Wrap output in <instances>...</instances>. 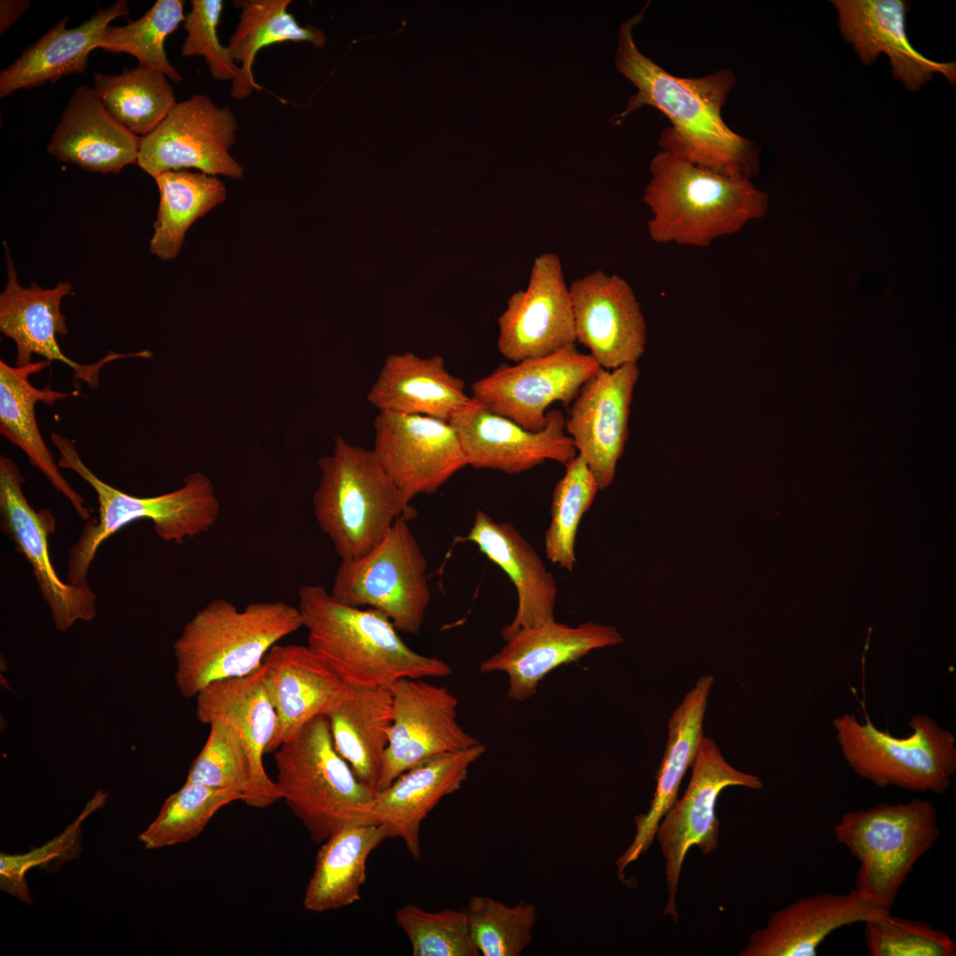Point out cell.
I'll return each mask as SVG.
<instances>
[{
  "label": "cell",
  "mask_w": 956,
  "mask_h": 956,
  "mask_svg": "<svg viewBox=\"0 0 956 956\" xmlns=\"http://www.w3.org/2000/svg\"><path fill=\"white\" fill-rule=\"evenodd\" d=\"M645 9L619 29L615 67L636 92L618 118L644 105L654 107L672 124L659 139L661 150L725 175L752 179L759 173V151L721 117V108L736 83L734 74L721 69L700 78H680L644 56L635 43L633 29Z\"/></svg>",
  "instance_id": "6da1fadb"
},
{
  "label": "cell",
  "mask_w": 956,
  "mask_h": 956,
  "mask_svg": "<svg viewBox=\"0 0 956 956\" xmlns=\"http://www.w3.org/2000/svg\"><path fill=\"white\" fill-rule=\"evenodd\" d=\"M297 608L307 645L346 683L390 687L452 673L443 659L411 649L384 614L343 604L323 586H301Z\"/></svg>",
  "instance_id": "7a4b0ae2"
},
{
  "label": "cell",
  "mask_w": 956,
  "mask_h": 956,
  "mask_svg": "<svg viewBox=\"0 0 956 956\" xmlns=\"http://www.w3.org/2000/svg\"><path fill=\"white\" fill-rule=\"evenodd\" d=\"M643 201L650 208V238L657 243L707 247L761 218L767 195L752 179L733 177L661 150L651 160Z\"/></svg>",
  "instance_id": "3957f363"
},
{
  "label": "cell",
  "mask_w": 956,
  "mask_h": 956,
  "mask_svg": "<svg viewBox=\"0 0 956 956\" xmlns=\"http://www.w3.org/2000/svg\"><path fill=\"white\" fill-rule=\"evenodd\" d=\"M297 607L283 601L254 602L243 609L216 598L184 625L173 644L180 694L193 698L209 684L257 670L282 638L302 628Z\"/></svg>",
  "instance_id": "277c9868"
},
{
  "label": "cell",
  "mask_w": 956,
  "mask_h": 956,
  "mask_svg": "<svg viewBox=\"0 0 956 956\" xmlns=\"http://www.w3.org/2000/svg\"><path fill=\"white\" fill-rule=\"evenodd\" d=\"M59 468L75 472L95 490L98 517L86 521L67 557L66 582L81 585L99 547L113 534L139 520L152 522L158 536L181 544L186 538L205 533L216 523L220 505L210 478L203 473L187 474L181 487L158 496L139 497L107 484L81 460L72 440L51 432Z\"/></svg>",
  "instance_id": "5b68a950"
},
{
  "label": "cell",
  "mask_w": 956,
  "mask_h": 956,
  "mask_svg": "<svg viewBox=\"0 0 956 956\" xmlns=\"http://www.w3.org/2000/svg\"><path fill=\"white\" fill-rule=\"evenodd\" d=\"M313 493L314 517L341 560L360 558L377 546L399 518L416 516L374 451L338 436L320 459Z\"/></svg>",
  "instance_id": "8992f818"
},
{
  "label": "cell",
  "mask_w": 956,
  "mask_h": 956,
  "mask_svg": "<svg viewBox=\"0 0 956 956\" xmlns=\"http://www.w3.org/2000/svg\"><path fill=\"white\" fill-rule=\"evenodd\" d=\"M275 783L315 844L341 827L376 823L374 791L362 783L334 746L326 715L312 719L274 752Z\"/></svg>",
  "instance_id": "52a82bcc"
},
{
  "label": "cell",
  "mask_w": 956,
  "mask_h": 956,
  "mask_svg": "<svg viewBox=\"0 0 956 956\" xmlns=\"http://www.w3.org/2000/svg\"><path fill=\"white\" fill-rule=\"evenodd\" d=\"M834 834L859 862L855 890L890 912L914 866L937 843L940 828L933 802L913 798L845 812Z\"/></svg>",
  "instance_id": "ba28073f"
},
{
  "label": "cell",
  "mask_w": 956,
  "mask_h": 956,
  "mask_svg": "<svg viewBox=\"0 0 956 956\" xmlns=\"http://www.w3.org/2000/svg\"><path fill=\"white\" fill-rule=\"evenodd\" d=\"M912 734L898 737L854 714L833 719L836 739L852 770L875 785L942 794L956 773V738L925 713L909 719Z\"/></svg>",
  "instance_id": "9c48e42d"
},
{
  "label": "cell",
  "mask_w": 956,
  "mask_h": 956,
  "mask_svg": "<svg viewBox=\"0 0 956 956\" xmlns=\"http://www.w3.org/2000/svg\"><path fill=\"white\" fill-rule=\"evenodd\" d=\"M405 518L397 519L366 555L341 560L331 595L357 607L374 609L397 631L417 635L431 599L428 563Z\"/></svg>",
  "instance_id": "30bf717a"
},
{
  "label": "cell",
  "mask_w": 956,
  "mask_h": 956,
  "mask_svg": "<svg viewBox=\"0 0 956 956\" xmlns=\"http://www.w3.org/2000/svg\"><path fill=\"white\" fill-rule=\"evenodd\" d=\"M691 769L690 781L682 797L664 815L655 835L666 861L668 897L664 915H668L674 922L679 919L675 898L686 854L692 846L698 847L704 855L718 847L720 822L715 806L720 793L729 786L753 790L763 787L759 777L729 764L716 743L705 736Z\"/></svg>",
  "instance_id": "8fae6325"
},
{
  "label": "cell",
  "mask_w": 956,
  "mask_h": 956,
  "mask_svg": "<svg viewBox=\"0 0 956 956\" xmlns=\"http://www.w3.org/2000/svg\"><path fill=\"white\" fill-rule=\"evenodd\" d=\"M238 123L232 110L204 94L177 102L164 120L141 137L137 165L152 176L196 168L216 176L240 179L243 167L230 150Z\"/></svg>",
  "instance_id": "7c38bea8"
},
{
  "label": "cell",
  "mask_w": 956,
  "mask_h": 956,
  "mask_svg": "<svg viewBox=\"0 0 956 956\" xmlns=\"http://www.w3.org/2000/svg\"><path fill=\"white\" fill-rule=\"evenodd\" d=\"M600 368L575 344L513 366L501 364L471 385V397L489 411L531 431L543 429L549 406L568 405Z\"/></svg>",
  "instance_id": "4fadbf2b"
},
{
  "label": "cell",
  "mask_w": 956,
  "mask_h": 956,
  "mask_svg": "<svg viewBox=\"0 0 956 956\" xmlns=\"http://www.w3.org/2000/svg\"><path fill=\"white\" fill-rule=\"evenodd\" d=\"M390 690L392 722L376 791L413 767L481 743L459 723L458 699L447 688L404 678Z\"/></svg>",
  "instance_id": "5bb4252c"
},
{
  "label": "cell",
  "mask_w": 956,
  "mask_h": 956,
  "mask_svg": "<svg viewBox=\"0 0 956 956\" xmlns=\"http://www.w3.org/2000/svg\"><path fill=\"white\" fill-rule=\"evenodd\" d=\"M25 481L17 464L1 455V530L29 563L56 629L65 632L78 621L97 616V597L88 582L75 585L58 575L48 544L56 528L55 517L49 509L35 511L30 505L22 489Z\"/></svg>",
  "instance_id": "9a60e30c"
},
{
  "label": "cell",
  "mask_w": 956,
  "mask_h": 956,
  "mask_svg": "<svg viewBox=\"0 0 956 956\" xmlns=\"http://www.w3.org/2000/svg\"><path fill=\"white\" fill-rule=\"evenodd\" d=\"M377 459L410 502L436 492L467 466L449 421L419 414L379 412L374 423Z\"/></svg>",
  "instance_id": "2e32d148"
},
{
  "label": "cell",
  "mask_w": 956,
  "mask_h": 956,
  "mask_svg": "<svg viewBox=\"0 0 956 956\" xmlns=\"http://www.w3.org/2000/svg\"><path fill=\"white\" fill-rule=\"evenodd\" d=\"M449 422L459 439L467 466L474 468L513 474L546 460L566 465L577 455L566 432V417L559 409L547 412L543 429L531 431L472 398Z\"/></svg>",
  "instance_id": "e0dca14e"
},
{
  "label": "cell",
  "mask_w": 956,
  "mask_h": 956,
  "mask_svg": "<svg viewBox=\"0 0 956 956\" xmlns=\"http://www.w3.org/2000/svg\"><path fill=\"white\" fill-rule=\"evenodd\" d=\"M497 323V348L516 363L575 344L570 290L556 254L536 258L527 288L510 297Z\"/></svg>",
  "instance_id": "ac0fdd59"
},
{
  "label": "cell",
  "mask_w": 956,
  "mask_h": 956,
  "mask_svg": "<svg viewBox=\"0 0 956 956\" xmlns=\"http://www.w3.org/2000/svg\"><path fill=\"white\" fill-rule=\"evenodd\" d=\"M576 342L600 367L637 364L645 351L644 316L628 282L596 271L569 286Z\"/></svg>",
  "instance_id": "d6986e66"
},
{
  "label": "cell",
  "mask_w": 956,
  "mask_h": 956,
  "mask_svg": "<svg viewBox=\"0 0 956 956\" xmlns=\"http://www.w3.org/2000/svg\"><path fill=\"white\" fill-rule=\"evenodd\" d=\"M637 364L600 367L582 386L566 418V432L594 475L599 490L613 481L628 437Z\"/></svg>",
  "instance_id": "ffe728a7"
},
{
  "label": "cell",
  "mask_w": 956,
  "mask_h": 956,
  "mask_svg": "<svg viewBox=\"0 0 956 956\" xmlns=\"http://www.w3.org/2000/svg\"><path fill=\"white\" fill-rule=\"evenodd\" d=\"M7 258L8 281L0 295V330L16 344V366L31 364L33 354L47 360L60 361L73 370L74 380L85 382L90 388L98 385L99 371L106 363L120 358H147V351L120 354L110 352L90 365L79 364L67 358L57 342L56 335H66V318L60 310L63 297L72 290L69 282H58L53 289H42L35 282L23 288L9 250Z\"/></svg>",
  "instance_id": "44dd1931"
},
{
  "label": "cell",
  "mask_w": 956,
  "mask_h": 956,
  "mask_svg": "<svg viewBox=\"0 0 956 956\" xmlns=\"http://www.w3.org/2000/svg\"><path fill=\"white\" fill-rule=\"evenodd\" d=\"M623 642L613 626L587 621L572 627L552 621L513 635L501 650L482 662L480 671L505 673L508 697L520 702L532 698L540 681L553 669L593 650Z\"/></svg>",
  "instance_id": "7402d4cb"
},
{
  "label": "cell",
  "mask_w": 956,
  "mask_h": 956,
  "mask_svg": "<svg viewBox=\"0 0 956 956\" xmlns=\"http://www.w3.org/2000/svg\"><path fill=\"white\" fill-rule=\"evenodd\" d=\"M844 39L852 44L860 61L868 66L881 53L890 59L893 77L915 91L943 74L956 81V63L926 58L911 44L906 30L909 2L904 0H833Z\"/></svg>",
  "instance_id": "603a6c76"
},
{
  "label": "cell",
  "mask_w": 956,
  "mask_h": 956,
  "mask_svg": "<svg viewBox=\"0 0 956 956\" xmlns=\"http://www.w3.org/2000/svg\"><path fill=\"white\" fill-rule=\"evenodd\" d=\"M195 698L196 715L201 723L224 720L245 745L252 770L251 791L245 803L266 808L281 799L275 781L267 775L263 764L277 724L264 684L263 666L246 676L212 682Z\"/></svg>",
  "instance_id": "cb8c5ba5"
},
{
  "label": "cell",
  "mask_w": 956,
  "mask_h": 956,
  "mask_svg": "<svg viewBox=\"0 0 956 956\" xmlns=\"http://www.w3.org/2000/svg\"><path fill=\"white\" fill-rule=\"evenodd\" d=\"M264 684L277 719L267 752L326 715L345 682L308 645L275 644L263 663Z\"/></svg>",
  "instance_id": "d4e9b609"
},
{
  "label": "cell",
  "mask_w": 956,
  "mask_h": 956,
  "mask_svg": "<svg viewBox=\"0 0 956 956\" xmlns=\"http://www.w3.org/2000/svg\"><path fill=\"white\" fill-rule=\"evenodd\" d=\"M485 751L480 743L443 754L403 773L374 793V820L386 828L389 838L403 840L407 852L419 860L422 821L442 798L461 788L470 767Z\"/></svg>",
  "instance_id": "484cf974"
},
{
  "label": "cell",
  "mask_w": 956,
  "mask_h": 956,
  "mask_svg": "<svg viewBox=\"0 0 956 956\" xmlns=\"http://www.w3.org/2000/svg\"><path fill=\"white\" fill-rule=\"evenodd\" d=\"M860 897L849 893L808 896L775 912L754 931L740 956H814L833 931L857 922L890 914Z\"/></svg>",
  "instance_id": "4316f807"
},
{
  "label": "cell",
  "mask_w": 956,
  "mask_h": 956,
  "mask_svg": "<svg viewBox=\"0 0 956 956\" xmlns=\"http://www.w3.org/2000/svg\"><path fill=\"white\" fill-rule=\"evenodd\" d=\"M141 137L120 123L96 95L80 85L69 96L47 152L89 172L118 174L137 164Z\"/></svg>",
  "instance_id": "83f0119b"
},
{
  "label": "cell",
  "mask_w": 956,
  "mask_h": 956,
  "mask_svg": "<svg viewBox=\"0 0 956 956\" xmlns=\"http://www.w3.org/2000/svg\"><path fill=\"white\" fill-rule=\"evenodd\" d=\"M459 541L476 544L515 586L518 606L513 621L501 631L505 641L521 629L555 621L558 593L555 578L512 524L497 522L479 510L474 514L469 533Z\"/></svg>",
  "instance_id": "f1b7e54d"
},
{
  "label": "cell",
  "mask_w": 956,
  "mask_h": 956,
  "mask_svg": "<svg viewBox=\"0 0 956 956\" xmlns=\"http://www.w3.org/2000/svg\"><path fill=\"white\" fill-rule=\"evenodd\" d=\"M713 682L711 675L699 677L668 720L667 740L653 798L648 811L634 818V839L615 862L619 876L648 851L659 823L678 798L682 780L691 767L704 736V716Z\"/></svg>",
  "instance_id": "f546056e"
},
{
  "label": "cell",
  "mask_w": 956,
  "mask_h": 956,
  "mask_svg": "<svg viewBox=\"0 0 956 956\" xmlns=\"http://www.w3.org/2000/svg\"><path fill=\"white\" fill-rule=\"evenodd\" d=\"M130 12L126 0L98 9L89 19L73 28L66 27L68 17L58 20L35 42L0 73V97L19 89L54 83L63 76L84 73L89 53L110 23L127 17Z\"/></svg>",
  "instance_id": "4dcf8cb0"
},
{
  "label": "cell",
  "mask_w": 956,
  "mask_h": 956,
  "mask_svg": "<svg viewBox=\"0 0 956 956\" xmlns=\"http://www.w3.org/2000/svg\"><path fill=\"white\" fill-rule=\"evenodd\" d=\"M368 402L379 412L425 415L449 421L472 397L442 357L412 352L389 355L371 386Z\"/></svg>",
  "instance_id": "1f68e13d"
},
{
  "label": "cell",
  "mask_w": 956,
  "mask_h": 956,
  "mask_svg": "<svg viewBox=\"0 0 956 956\" xmlns=\"http://www.w3.org/2000/svg\"><path fill=\"white\" fill-rule=\"evenodd\" d=\"M50 363L45 359L24 366H11L0 360V433L27 456L30 464L68 499L86 522L94 519L92 511L60 473L35 419V407L38 402L53 405L73 395L53 390L49 386L38 389L29 382L30 374L42 371Z\"/></svg>",
  "instance_id": "d6a6232c"
},
{
  "label": "cell",
  "mask_w": 956,
  "mask_h": 956,
  "mask_svg": "<svg viewBox=\"0 0 956 956\" xmlns=\"http://www.w3.org/2000/svg\"><path fill=\"white\" fill-rule=\"evenodd\" d=\"M326 716L335 750L375 792L392 722L390 687L345 682Z\"/></svg>",
  "instance_id": "836d02e7"
},
{
  "label": "cell",
  "mask_w": 956,
  "mask_h": 956,
  "mask_svg": "<svg viewBox=\"0 0 956 956\" xmlns=\"http://www.w3.org/2000/svg\"><path fill=\"white\" fill-rule=\"evenodd\" d=\"M386 839L387 829L379 823H351L329 836L317 852L303 898L305 909L323 913L358 901L367 859Z\"/></svg>",
  "instance_id": "e575fe53"
},
{
  "label": "cell",
  "mask_w": 956,
  "mask_h": 956,
  "mask_svg": "<svg viewBox=\"0 0 956 956\" xmlns=\"http://www.w3.org/2000/svg\"><path fill=\"white\" fill-rule=\"evenodd\" d=\"M239 21L227 45L239 66L231 81L230 94L236 100L248 98L261 87L255 81L253 66L257 54L266 47L285 42H311L317 48L326 43L325 34L312 25L302 26L289 12L290 0H240Z\"/></svg>",
  "instance_id": "d590c367"
},
{
  "label": "cell",
  "mask_w": 956,
  "mask_h": 956,
  "mask_svg": "<svg viewBox=\"0 0 956 956\" xmlns=\"http://www.w3.org/2000/svg\"><path fill=\"white\" fill-rule=\"evenodd\" d=\"M159 205L150 241L152 254L175 258L189 227L225 201L227 189L216 176L188 170L168 171L154 177Z\"/></svg>",
  "instance_id": "8d00e7d4"
},
{
  "label": "cell",
  "mask_w": 956,
  "mask_h": 956,
  "mask_svg": "<svg viewBox=\"0 0 956 956\" xmlns=\"http://www.w3.org/2000/svg\"><path fill=\"white\" fill-rule=\"evenodd\" d=\"M93 90L109 112L140 137L151 133L177 104L166 75L141 66L118 74L95 73Z\"/></svg>",
  "instance_id": "74e56055"
},
{
  "label": "cell",
  "mask_w": 956,
  "mask_h": 956,
  "mask_svg": "<svg viewBox=\"0 0 956 956\" xmlns=\"http://www.w3.org/2000/svg\"><path fill=\"white\" fill-rule=\"evenodd\" d=\"M236 800H243L238 790L186 782L165 800L138 840L148 850L189 842L204 830L221 807Z\"/></svg>",
  "instance_id": "f35d334b"
},
{
  "label": "cell",
  "mask_w": 956,
  "mask_h": 956,
  "mask_svg": "<svg viewBox=\"0 0 956 956\" xmlns=\"http://www.w3.org/2000/svg\"><path fill=\"white\" fill-rule=\"evenodd\" d=\"M184 2L158 0L138 19L123 26H108L97 48L112 53H127L138 60V66L159 71L175 83L182 77L169 62L165 41L184 22Z\"/></svg>",
  "instance_id": "ab89813d"
},
{
  "label": "cell",
  "mask_w": 956,
  "mask_h": 956,
  "mask_svg": "<svg viewBox=\"0 0 956 956\" xmlns=\"http://www.w3.org/2000/svg\"><path fill=\"white\" fill-rule=\"evenodd\" d=\"M565 466V474L552 493L544 551L550 561L571 572L576 561L574 547L578 527L599 487L581 456L576 455Z\"/></svg>",
  "instance_id": "60d3db41"
},
{
  "label": "cell",
  "mask_w": 956,
  "mask_h": 956,
  "mask_svg": "<svg viewBox=\"0 0 956 956\" xmlns=\"http://www.w3.org/2000/svg\"><path fill=\"white\" fill-rule=\"evenodd\" d=\"M472 939L483 956H519L532 941L535 906L524 900L513 906L488 896H471L463 909Z\"/></svg>",
  "instance_id": "b9f144b4"
},
{
  "label": "cell",
  "mask_w": 956,
  "mask_h": 956,
  "mask_svg": "<svg viewBox=\"0 0 956 956\" xmlns=\"http://www.w3.org/2000/svg\"><path fill=\"white\" fill-rule=\"evenodd\" d=\"M208 725V737L192 762L186 782L238 790L245 802L252 784L251 765L245 745L226 721L217 719Z\"/></svg>",
  "instance_id": "7bdbcfd3"
},
{
  "label": "cell",
  "mask_w": 956,
  "mask_h": 956,
  "mask_svg": "<svg viewBox=\"0 0 956 956\" xmlns=\"http://www.w3.org/2000/svg\"><path fill=\"white\" fill-rule=\"evenodd\" d=\"M413 956H479L464 910L428 912L407 904L395 913Z\"/></svg>",
  "instance_id": "ee69618b"
},
{
  "label": "cell",
  "mask_w": 956,
  "mask_h": 956,
  "mask_svg": "<svg viewBox=\"0 0 956 956\" xmlns=\"http://www.w3.org/2000/svg\"><path fill=\"white\" fill-rule=\"evenodd\" d=\"M870 956H955L956 943L944 930L923 921L891 915L864 922Z\"/></svg>",
  "instance_id": "f6af8a7d"
},
{
  "label": "cell",
  "mask_w": 956,
  "mask_h": 956,
  "mask_svg": "<svg viewBox=\"0 0 956 956\" xmlns=\"http://www.w3.org/2000/svg\"><path fill=\"white\" fill-rule=\"evenodd\" d=\"M190 5L183 22L187 35L181 47V56L203 57L213 79L232 81L239 72V66L218 35L223 1L192 0Z\"/></svg>",
  "instance_id": "bcb514c9"
},
{
  "label": "cell",
  "mask_w": 956,
  "mask_h": 956,
  "mask_svg": "<svg viewBox=\"0 0 956 956\" xmlns=\"http://www.w3.org/2000/svg\"><path fill=\"white\" fill-rule=\"evenodd\" d=\"M104 799L105 795L104 793L95 796L91 801L88 803L86 808L75 821L69 825L61 835L48 842L43 846L21 855L1 853V889L23 902L31 904L32 898L25 880L26 872L32 867L47 863L52 859L66 853L73 844L82 821L90 814L93 810L98 808L102 803H104Z\"/></svg>",
  "instance_id": "7dc6e473"
},
{
  "label": "cell",
  "mask_w": 956,
  "mask_h": 956,
  "mask_svg": "<svg viewBox=\"0 0 956 956\" xmlns=\"http://www.w3.org/2000/svg\"><path fill=\"white\" fill-rule=\"evenodd\" d=\"M30 6L27 0L0 1V35L4 34Z\"/></svg>",
  "instance_id": "c3c4849f"
}]
</instances>
